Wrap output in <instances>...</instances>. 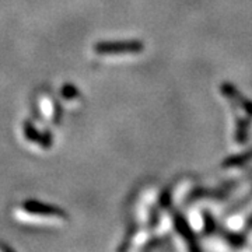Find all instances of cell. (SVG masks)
<instances>
[{"instance_id":"obj_1","label":"cell","mask_w":252,"mask_h":252,"mask_svg":"<svg viewBox=\"0 0 252 252\" xmlns=\"http://www.w3.org/2000/svg\"><path fill=\"white\" fill-rule=\"evenodd\" d=\"M144 45L139 41L127 42H99L94 46L95 52L99 55H127L140 54Z\"/></svg>"},{"instance_id":"obj_2","label":"cell","mask_w":252,"mask_h":252,"mask_svg":"<svg viewBox=\"0 0 252 252\" xmlns=\"http://www.w3.org/2000/svg\"><path fill=\"white\" fill-rule=\"evenodd\" d=\"M221 91H223V94H224L225 97L228 99H231V102H233V105H234L235 108H240L243 109L244 112H245V115H248V117H252V102L250 99H247L245 97H243L237 89H234L231 84H228V83H224L223 86H221Z\"/></svg>"},{"instance_id":"obj_3","label":"cell","mask_w":252,"mask_h":252,"mask_svg":"<svg viewBox=\"0 0 252 252\" xmlns=\"http://www.w3.org/2000/svg\"><path fill=\"white\" fill-rule=\"evenodd\" d=\"M177 227H178V231L185 237V240H187L188 243H193V235H192V231L189 230L187 221H184V220H182V217H178V219H177Z\"/></svg>"},{"instance_id":"obj_4","label":"cell","mask_w":252,"mask_h":252,"mask_svg":"<svg viewBox=\"0 0 252 252\" xmlns=\"http://www.w3.org/2000/svg\"><path fill=\"white\" fill-rule=\"evenodd\" d=\"M250 158H252V152L248 154H244V156H237V157H233L230 160L225 161V167H234V165H241L244 162H247Z\"/></svg>"}]
</instances>
